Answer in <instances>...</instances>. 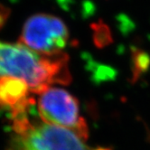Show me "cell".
Segmentation results:
<instances>
[{"instance_id": "obj_2", "label": "cell", "mask_w": 150, "mask_h": 150, "mask_svg": "<svg viewBox=\"0 0 150 150\" xmlns=\"http://www.w3.org/2000/svg\"><path fill=\"white\" fill-rule=\"evenodd\" d=\"M16 137L11 150H110L91 147L86 139L67 128L44 121H33L29 116L13 121Z\"/></svg>"}, {"instance_id": "obj_4", "label": "cell", "mask_w": 150, "mask_h": 150, "mask_svg": "<svg viewBox=\"0 0 150 150\" xmlns=\"http://www.w3.org/2000/svg\"><path fill=\"white\" fill-rule=\"evenodd\" d=\"M69 39V29L60 17L37 14L25 21L18 42L42 54L55 55L64 52Z\"/></svg>"}, {"instance_id": "obj_3", "label": "cell", "mask_w": 150, "mask_h": 150, "mask_svg": "<svg viewBox=\"0 0 150 150\" xmlns=\"http://www.w3.org/2000/svg\"><path fill=\"white\" fill-rule=\"evenodd\" d=\"M37 96V110L42 121L67 128L87 139L89 128L81 115L78 100L65 89L52 86Z\"/></svg>"}, {"instance_id": "obj_1", "label": "cell", "mask_w": 150, "mask_h": 150, "mask_svg": "<svg viewBox=\"0 0 150 150\" xmlns=\"http://www.w3.org/2000/svg\"><path fill=\"white\" fill-rule=\"evenodd\" d=\"M25 81L37 95L55 85L71 81L69 57L65 52L45 55L17 42L0 41V78Z\"/></svg>"}, {"instance_id": "obj_5", "label": "cell", "mask_w": 150, "mask_h": 150, "mask_svg": "<svg viewBox=\"0 0 150 150\" xmlns=\"http://www.w3.org/2000/svg\"><path fill=\"white\" fill-rule=\"evenodd\" d=\"M33 91L25 81L9 77L0 78V106L8 109L12 120L28 115L35 102Z\"/></svg>"}]
</instances>
